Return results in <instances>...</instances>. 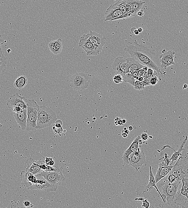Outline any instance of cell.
Listing matches in <instances>:
<instances>
[{"label": "cell", "instance_id": "obj_1", "mask_svg": "<svg viewBox=\"0 0 188 208\" xmlns=\"http://www.w3.org/2000/svg\"><path fill=\"white\" fill-rule=\"evenodd\" d=\"M124 50L130 55L132 58L135 59L144 66L157 71L159 74H163L160 69L155 63V54L151 50L148 49L144 45H140L135 41L133 45H128Z\"/></svg>", "mask_w": 188, "mask_h": 208}, {"label": "cell", "instance_id": "obj_2", "mask_svg": "<svg viewBox=\"0 0 188 208\" xmlns=\"http://www.w3.org/2000/svg\"><path fill=\"white\" fill-rule=\"evenodd\" d=\"M181 183V180L170 183L165 177L156 183L157 187L165 201V207L173 208L175 200L180 192L179 188Z\"/></svg>", "mask_w": 188, "mask_h": 208}, {"label": "cell", "instance_id": "obj_3", "mask_svg": "<svg viewBox=\"0 0 188 208\" xmlns=\"http://www.w3.org/2000/svg\"><path fill=\"white\" fill-rule=\"evenodd\" d=\"M184 146L181 154L173 165L170 173L177 176L180 179L188 178V136Z\"/></svg>", "mask_w": 188, "mask_h": 208}, {"label": "cell", "instance_id": "obj_4", "mask_svg": "<svg viewBox=\"0 0 188 208\" xmlns=\"http://www.w3.org/2000/svg\"><path fill=\"white\" fill-rule=\"evenodd\" d=\"M57 120V115L51 108L45 106H39L37 129H41L50 126Z\"/></svg>", "mask_w": 188, "mask_h": 208}, {"label": "cell", "instance_id": "obj_5", "mask_svg": "<svg viewBox=\"0 0 188 208\" xmlns=\"http://www.w3.org/2000/svg\"><path fill=\"white\" fill-rule=\"evenodd\" d=\"M24 100L27 105V131L37 129L39 105L34 99H28L24 97Z\"/></svg>", "mask_w": 188, "mask_h": 208}, {"label": "cell", "instance_id": "obj_6", "mask_svg": "<svg viewBox=\"0 0 188 208\" xmlns=\"http://www.w3.org/2000/svg\"><path fill=\"white\" fill-rule=\"evenodd\" d=\"M91 75L80 72L71 76L70 83L71 87L76 91H82L88 88L91 83Z\"/></svg>", "mask_w": 188, "mask_h": 208}, {"label": "cell", "instance_id": "obj_7", "mask_svg": "<svg viewBox=\"0 0 188 208\" xmlns=\"http://www.w3.org/2000/svg\"><path fill=\"white\" fill-rule=\"evenodd\" d=\"M63 169L57 167V169L53 171H42L37 176L41 177L45 179L50 184L57 189L58 186L65 179L63 174Z\"/></svg>", "mask_w": 188, "mask_h": 208}, {"label": "cell", "instance_id": "obj_8", "mask_svg": "<svg viewBox=\"0 0 188 208\" xmlns=\"http://www.w3.org/2000/svg\"><path fill=\"white\" fill-rule=\"evenodd\" d=\"M146 164L145 154L138 148L137 150L129 156L128 159V165L131 166L136 171H138L143 165Z\"/></svg>", "mask_w": 188, "mask_h": 208}, {"label": "cell", "instance_id": "obj_9", "mask_svg": "<svg viewBox=\"0 0 188 208\" xmlns=\"http://www.w3.org/2000/svg\"><path fill=\"white\" fill-rule=\"evenodd\" d=\"M24 97L20 96L18 93L12 95L7 100L8 108L11 110L13 112H19L27 108V105L24 101Z\"/></svg>", "mask_w": 188, "mask_h": 208}, {"label": "cell", "instance_id": "obj_10", "mask_svg": "<svg viewBox=\"0 0 188 208\" xmlns=\"http://www.w3.org/2000/svg\"><path fill=\"white\" fill-rule=\"evenodd\" d=\"M129 64L127 58L122 57H116L112 64V69L116 74L123 76L128 72Z\"/></svg>", "mask_w": 188, "mask_h": 208}, {"label": "cell", "instance_id": "obj_11", "mask_svg": "<svg viewBox=\"0 0 188 208\" xmlns=\"http://www.w3.org/2000/svg\"><path fill=\"white\" fill-rule=\"evenodd\" d=\"M87 38L100 54L106 42V38L96 32L91 31L86 34Z\"/></svg>", "mask_w": 188, "mask_h": 208}, {"label": "cell", "instance_id": "obj_12", "mask_svg": "<svg viewBox=\"0 0 188 208\" xmlns=\"http://www.w3.org/2000/svg\"><path fill=\"white\" fill-rule=\"evenodd\" d=\"M120 3L121 1H118L115 3L112 4L106 9L104 13L105 15L104 22L113 21L123 14L120 9Z\"/></svg>", "mask_w": 188, "mask_h": 208}, {"label": "cell", "instance_id": "obj_13", "mask_svg": "<svg viewBox=\"0 0 188 208\" xmlns=\"http://www.w3.org/2000/svg\"><path fill=\"white\" fill-rule=\"evenodd\" d=\"M78 45L86 52L88 56H97L100 54L88 39L86 34H84L79 38Z\"/></svg>", "mask_w": 188, "mask_h": 208}, {"label": "cell", "instance_id": "obj_14", "mask_svg": "<svg viewBox=\"0 0 188 208\" xmlns=\"http://www.w3.org/2000/svg\"><path fill=\"white\" fill-rule=\"evenodd\" d=\"M162 52L163 54L159 56L161 63L160 67L165 70H166L169 66L175 64L174 61L175 53L173 50L166 51L165 49H163Z\"/></svg>", "mask_w": 188, "mask_h": 208}, {"label": "cell", "instance_id": "obj_15", "mask_svg": "<svg viewBox=\"0 0 188 208\" xmlns=\"http://www.w3.org/2000/svg\"><path fill=\"white\" fill-rule=\"evenodd\" d=\"M153 187H154L155 189L159 193V195L160 196L163 202L164 203L165 205V201L164 199L161 194L158 188L157 187L155 176H154L153 174L152 171L151 166H150L149 179V181L148 184L146 186H142L140 187H139L136 190V193H137V194L138 196L140 197L144 193H145V192L147 191L150 189H151Z\"/></svg>", "mask_w": 188, "mask_h": 208}, {"label": "cell", "instance_id": "obj_16", "mask_svg": "<svg viewBox=\"0 0 188 208\" xmlns=\"http://www.w3.org/2000/svg\"><path fill=\"white\" fill-rule=\"evenodd\" d=\"M21 178L22 186L25 187L28 189H30L32 186L37 183L38 180L35 175L26 171H23L21 173Z\"/></svg>", "mask_w": 188, "mask_h": 208}, {"label": "cell", "instance_id": "obj_17", "mask_svg": "<svg viewBox=\"0 0 188 208\" xmlns=\"http://www.w3.org/2000/svg\"><path fill=\"white\" fill-rule=\"evenodd\" d=\"M30 189H35L39 191H44L47 192L56 191L57 189L50 184L45 179H38L37 182L31 187Z\"/></svg>", "mask_w": 188, "mask_h": 208}, {"label": "cell", "instance_id": "obj_18", "mask_svg": "<svg viewBox=\"0 0 188 208\" xmlns=\"http://www.w3.org/2000/svg\"><path fill=\"white\" fill-rule=\"evenodd\" d=\"M173 165H167L163 161L159 164L158 169L157 171L156 174L155 176L156 183L162 179L171 172L172 170Z\"/></svg>", "mask_w": 188, "mask_h": 208}, {"label": "cell", "instance_id": "obj_19", "mask_svg": "<svg viewBox=\"0 0 188 208\" xmlns=\"http://www.w3.org/2000/svg\"><path fill=\"white\" fill-rule=\"evenodd\" d=\"M13 115L20 128L23 130H26L27 117V108L23 109L19 112H13Z\"/></svg>", "mask_w": 188, "mask_h": 208}, {"label": "cell", "instance_id": "obj_20", "mask_svg": "<svg viewBox=\"0 0 188 208\" xmlns=\"http://www.w3.org/2000/svg\"><path fill=\"white\" fill-rule=\"evenodd\" d=\"M141 139V136H138L134 140L129 147L124 152L122 159H123L124 163L126 165H128V159L129 156L131 153L137 150L138 148V142L140 139Z\"/></svg>", "mask_w": 188, "mask_h": 208}, {"label": "cell", "instance_id": "obj_21", "mask_svg": "<svg viewBox=\"0 0 188 208\" xmlns=\"http://www.w3.org/2000/svg\"><path fill=\"white\" fill-rule=\"evenodd\" d=\"M187 138L188 136H186L177 151H176L175 150V149L171 147L170 146L167 145L162 146L161 149L159 151L158 150V151L159 152H161V151L163 150L166 148H171V149H172L173 150L174 153H173L172 155L171 156L170 158L169 159L171 163V165L174 162L177 161V160L179 158L182 152L185 143L186 142Z\"/></svg>", "mask_w": 188, "mask_h": 208}, {"label": "cell", "instance_id": "obj_22", "mask_svg": "<svg viewBox=\"0 0 188 208\" xmlns=\"http://www.w3.org/2000/svg\"><path fill=\"white\" fill-rule=\"evenodd\" d=\"M50 51L53 54L58 55L61 53L63 49L62 41L61 39L50 42L48 45Z\"/></svg>", "mask_w": 188, "mask_h": 208}, {"label": "cell", "instance_id": "obj_23", "mask_svg": "<svg viewBox=\"0 0 188 208\" xmlns=\"http://www.w3.org/2000/svg\"><path fill=\"white\" fill-rule=\"evenodd\" d=\"M145 2L140 0H126V4L129 5L131 7V13L133 17L136 15L137 12L141 9Z\"/></svg>", "mask_w": 188, "mask_h": 208}, {"label": "cell", "instance_id": "obj_24", "mask_svg": "<svg viewBox=\"0 0 188 208\" xmlns=\"http://www.w3.org/2000/svg\"><path fill=\"white\" fill-rule=\"evenodd\" d=\"M129 66L127 74L132 75L136 71L140 70L143 68L144 65L132 58H128Z\"/></svg>", "mask_w": 188, "mask_h": 208}, {"label": "cell", "instance_id": "obj_25", "mask_svg": "<svg viewBox=\"0 0 188 208\" xmlns=\"http://www.w3.org/2000/svg\"><path fill=\"white\" fill-rule=\"evenodd\" d=\"M28 80L27 77L24 75H21L17 78L14 81L13 85L15 88L19 90H21L27 84Z\"/></svg>", "mask_w": 188, "mask_h": 208}, {"label": "cell", "instance_id": "obj_26", "mask_svg": "<svg viewBox=\"0 0 188 208\" xmlns=\"http://www.w3.org/2000/svg\"><path fill=\"white\" fill-rule=\"evenodd\" d=\"M3 40L0 39V73L5 71L7 63V58L4 55L2 49Z\"/></svg>", "mask_w": 188, "mask_h": 208}, {"label": "cell", "instance_id": "obj_27", "mask_svg": "<svg viewBox=\"0 0 188 208\" xmlns=\"http://www.w3.org/2000/svg\"><path fill=\"white\" fill-rule=\"evenodd\" d=\"M34 163L38 166V167L41 169V171H55L57 169V167H53L47 165L45 163V162L41 161H38L33 162Z\"/></svg>", "mask_w": 188, "mask_h": 208}, {"label": "cell", "instance_id": "obj_28", "mask_svg": "<svg viewBox=\"0 0 188 208\" xmlns=\"http://www.w3.org/2000/svg\"><path fill=\"white\" fill-rule=\"evenodd\" d=\"M25 171L35 175H37L42 171L41 169L33 162L31 164H28L26 168Z\"/></svg>", "mask_w": 188, "mask_h": 208}, {"label": "cell", "instance_id": "obj_29", "mask_svg": "<svg viewBox=\"0 0 188 208\" xmlns=\"http://www.w3.org/2000/svg\"><path fill=\"white\" fill-rule=\"evenodd\" d=\"M181 194L188 199V178H183L181 180Z\"/></svg>", "mask_w": 188, "mask_h": 208}, {"label": "cell", "instance_id": "obj_30", "mask_svg": "<svg viewBox=\"0 0 188 208\" xmlns=\"http://www.w3.org/2000/svg\"><path fill=\"white\" fill-rule=\"evenodd\" d=\"M122 77L123 78V81L125 83H129L132 86H134V83L136 79L134 78L132 75H128L126 73Z\"/></svg>", "mask_w": 188, "mask_h": 208}, {"label": "cell", "instance_id": "obj_31", "mask_svg": "<svg viewBox=\"0 0 188 208\" xmlns=\"http://www.w3.org/2000/svg\"><path fill=\"white\" fill-rule=\"evenodd\" d=\"M145 87V86L144 84L143 81L141 82L136 79L134 86V89L138 90H142L144 89Z\"/></svg>", "mask_w": 188, "mask_h": 208}, {"label": "cell", "instance_id": "obj_32", "mask_svg": "<svg viewBox=\"0 0 188 208\" xmlns=\"http://www.w3.org/2000/svg\"><path fill=\"white\" fill-rule=\"evenodd\" d=\"M132 17H133V16L132 15V14L131 13L125 11L121 16H120L118 18L115 19L114 21L122 19H127V18H130Z\"/></svg>", "mask_w": 188, "mask_h": 208}, {"label": "cell", "instance_id": "obj_33", "mask_svg": "<svg viewBox=\"0 0 188 208\" xmlns=\"http://www.w3.org/2000/svg\"><path fill=\"white\" fill-rule=\"evenodd\" d=\"M113 80L114 82L116 84H119V83H122L123 81V78L121 75L117 74L113 77Z\"/></svg>", "mask_w": 188, "mask_h": 208}, {"label": "cell", "instance_id": "obj_34", "mask_svg": "<svg viewBox=\"0 0 188 208\" xmlns=\"http://www.w3.org/2000/svg\"><path fill=\"white\" fill-rule=\"evenodd\" d=\"M45 162L47 165L50 166H53L55 165V162L53 160V158H45Z\"/></svg>", "mask_w": 188, "mask_h": 208}, {"label": "cell", "instance_id": "obj_35", "mask_svg": "<svg viewBox=\"0 0 188 208\" xmlns=\"http://www.w3.org/2000/svg\"><path fill=\"white\" fill-rule=\"evenodd\" d=\"M152 77V75H148L147 77L144 79L143 83L145 86H149L151 85L150 80Z\"/></svg>", "mask_w": 188, "mask_h": 208}, {"label": "cell", "instance_id": "obj_36", "mask_svg": "<svg viewBox=\"0 0 188 208\" xmlns=\"http://www.w3.org/2000/svg\"><path fill=\"white\" fill-rule=\"evenodd\" d=\"M169 157L168 155L167 154L165 153L164 154V157H162L160 159V160L161 159H164V162L167 165H170V163H171V161H170L169 159Z\"/></svg>", "mask_w": 188, "mask_h": 208}, {"label": "cell", "instance_id": "obj_37", "mask_svg": "<svg viewBox=\"0 0 188 208\" xmlns=\"http://www.w3.org/2000/svg\"><path fill=\"white\" fill-rule=\"evenodd\" d=\"M143 204L142 205L141 207H142L145 208H149L150 207V203L149 201H148L147 199H145L143 201H142Z\"/></svg>", "mask_w": 188, "mask_h": 208}, {"label": "cell", "instance_id": "obj_38", "mask_svg": "<svg viewBox=\"0 0 188 208\" xmlns=\"http://www.w3.org/2000/svg\"><path fill=\"white\" fill-rule=\"evenodd\" d=\"M55 127L56 128H59L62 127L63 122L60 120H57L55 122Z\"/></svg>", "mask_w": 188, "mask_h": 208}, {"label": "cell", "instance_id": "obj_39", "mask_svg": "<svg viewBox=\"0 0 188 208\" xmlns=\"http://www.w3.org/2000/svg\"><path fill=\"white\" fill-rule=\"evenodd\" d=\"M140 136H141V139L144 141H147L148 140V135L147 133H145V132H143L142 134Z\"/></svg>", "mask_w": 188, "mask_h": 208}, {"label": "cell", "instance_id": "obj_40", "mask_svg": "<svg viewBox=\"0 0 188 208\" xmlns=\"http://www.w3.org/2000/svg\"><path fill=\"white\" fill-rule=\"evenodd\" d=\"M114 124H115V125L116 126L122 125L124 124L123 123H122V119L121 118H120L119 119H118V120H116V121H115Z\"/></svg>", "mask_w": 188, "mask_h": 208}, {"label": "cell", "instance_id": "obj_41", "mask_svg": "<svg viewBox=\"0 0 188 208\" xmlns=\"http://www.w3.org/2000/svg\"><path fill=\"white\" fill-rule=\"evenodd\" d=\"M154 70L151 68H149L148 69L147 71V73L148 75H152L154 73Z\"/></svg>", "mask_w": 188, "mask_h": 208}, {"label": "cell", "instance_id": "obj_42", "mask_svg": "<svg viewBox=\"0 0 188 208\" xmlns=\"http://www.w3.org/2000/svg\"><path fill=\"white\" fill-rule=\"evenodd\" d=\"M136 15L138 16H139V17H143V16L144 15V13L143 10L142 9L140 10L139 11H138L137 12Z\"/></svg>", "mask_w": 188, "mask_h": 208}, {"label": "cell", "instance_id": "obj_43", "mask_svg": "<svg viewBox=\"0 0 188 208\" xmlns=\"http://www.w3.org/2000/svg\"><path fill=\"white\" fill-rule=\"evenodd\" d=\"M24 204L25 205V206L27 207H29L31 205V203H30L29 201H26L24 202Z\"/></svg>", "mask_w": 188, "mask_h": 208}, {"label": "cell", "instance_id": "obj_44", "mask_svg": "<svg viewBox=\"0 0 188 208\" xmlns=\"http://www.w3.org/2000/svg\"><path fill=\"white\" fill-rule=\"evenodd\" d=\"M144 198L142 197H140L139 198H135V200L138 201L142 202V201L144 199Z\"/></svg>", "mask_w": 188, "mask_h": 208}, {"label": "cell", "instance_id": "obj_45", "mask_svg": "<svg viewBox=\"0 0 188 208\" xmlns=\"http://www.w3.org/2000/svg\"><path fill=\"white\" fill-rule=\"evenodd\" d=\"M122 136L124 138H126L128 136V134H127L125 133V132H122Z\"/></svg>", "mask_w": 188, "mask_h": 208}, {"label": "cell", "instance_id": "obj_46", "mask_svg": "<svg viewBox=\"0 0 188 208\" xmlns=\"http://www.w3.org/2000/svg\"><path fill=\"white\" fill-rule=\"evenodd\" d=\"M137 80H138V81L142 82V81H143L144 80V78H143V77H138Z\"/></svg>", "mask_w": 188, "mask_h": 208}, {"label": "cell", "instance_id": "obj_47", "mask_svg": "<svg viewBox=\"0 0 188 208\" xmlns=\"http://www.w3.org/2000/svg\"><path fill=\"white\" fill-rule=\"evenodd\" d=\"M122 132H125V133L127 134H129L130 133V131L126 129L125 130H122Z\"/></svg>", "mask_w": 188, "mask_h": 208}, {"label": "cell", "instance_id": "obj_48", "mask_svg": "<svg viewBox=\"0 0 188 208\" xmlns=\"http://www.w3.org/2000/svg\"><path fill=\"white\" fill-rule=\"evenodd\" d=\"M133 34H134V35H138V34H139V32L138 31V30L136 29L135 31H134V32Z\"/></svg>", "mask_w": 188, "mask_h": 208}, {"label": "cell", "instance_id": "obj_49", "mask_svg": "<svg viewBox=\"0 0 188 208\" xmlns=\"http://www.w3.org/2000/svg\"><path fill=\"white\" fill-rule=\"evenodd\" d=\"M128 130H129L130 131H132V130L133 129V126H128Z\"/></svg>", "mask_w": 188, "mask_h": 208}, {"label": "cell", "instance_id": "obj_50", "mask_svg": "<svg viewBox=\"0 0 188 208\" xmlns=\"http://www.w3.org/2000/svg\"><path fill=\"white\" fill-rule=\"evenodd\" d=\"M188 87V84H183V89H186V88H187Z\"/></svg>", "mask_w": 188, "mask_h": 208}, {"label": "cell", "instance_id": "obj_51", "mask_svg": "<svg viewBox=\"0 0 188 208\" xmlns=\"http://www.w3.org/2000/svg\"><path fill=\"white\" fill-rule=\"evenodd\" d=\"M138 31L139 32V33H141L142 32H143V29H142V28H138V29H137Z\"/></svg>", "mask_w": 188, "mask_h": 208}, {"label": "cell", "instance_id": "obj_52", "mask_svg": "<svg viewBox=\"0 0 188 208\" xmlns=\"http://www.w3.org/2000/svg\"><path fill=\"white\" fill-rule=\"evenodd\" d=\"M136 29V28H135V27L131 28V29H130V32H131V33H133L134 32V31H135Z\"/></svg>", "mask_w": 188, "mask_h": 208}, {"label": "cell", "instance_id": "obj_53", "mask_svg": "<svg viewBox=\"0 0 188 208\" xmlns=\"http://www.w3.org/2000/svg\"><path fill=\"white\" fill-rule=\"evenodd\" d=\"M138 143H139V144H140V145L142 144H143V140H142L141 139H140Z\"/></svg>", "mask_w": 188, "mask_h": 208}, {"label": "cell", "instance_id": "obj_54", "mask_svg": "<svg viewBox=\"0 0 188 208\" xmlns=\"http://www.w3.org/2000/svg\"><path fill=\"white\" fill-rule=\"evenodd\" d=\"M122 123H123V124H125V123H126V120L125 119H122Z\"/></svg>", "mask_w": 188, "mask_h": 208}, {"label": "cell", "instance_id": "obj_55", "mask_svg": "<svg viewBox=\"0 0 188 208\" xmlns=\"http://www.w3.org/2000/svg\"><path fill=\"white\" fill-rule=\"evenodd\" d=\"M149 138H152L153 137L152 136L150 135V136H149Z\"/></svg>", "mask_w": 188, "mask_h": 208}, {"label": "cell", "instance_id": "obj_56", "mask_svg": "<svg viewBox=\"0 0 188 208\" xmlns=\"http://www.w3.org/2000/svg\"><path fill=\"white\" fill-rule=\"evenodd\" d=\"M126 129H127V128H126V127H124V128L123 130H126Z\"/></svg>", "mask_w": 188, "mask_h": 208}]
</instances>
